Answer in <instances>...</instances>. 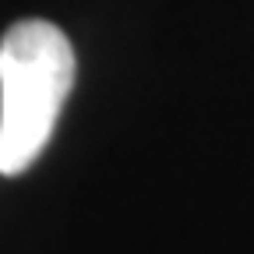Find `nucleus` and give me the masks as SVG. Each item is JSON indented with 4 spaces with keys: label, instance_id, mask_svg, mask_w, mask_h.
<instances>
[{
    "label": "nucleus",
    "instance_id": "nucleus-1",
    "mask_svg": "<svg viewBox=\"0 0 254 254\" xmlns=\"http://www.w3.org/2000/svg\"><path fill=\"white\" fill-rule=\"evenodd\" d=\"M74 85V50L50 21H18L0 39V173L18 177L43 155Z\"/></svg>",
    "mask_w": 254,
    "mask_h": 254
}]
</instances>
